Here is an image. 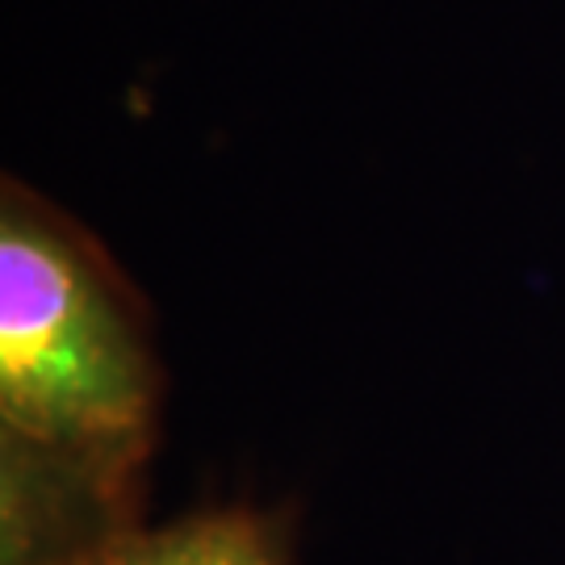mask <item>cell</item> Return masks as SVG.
I'll return each mask as SVG.
<instances>
[{"instance_id": "cell-2", "label": "cell", "mask_w": 565, "mask_h": 565, "mask_svg": "<svg viewBox=\"0 0 565 565\" xmlns=\"http://www.w3.org/2000/svg\"><path fill=\"white\" fill-rule=\"evenodd\" d=\"M88 565H285L281 536L252 511H202L142 524Z\"/></svg>"}, {"instance_id": "cell-1", "label": "cell", "mask_w": 565, "mask_h": 565, "mask_svg": "<svg viewBox=\"0 0 565 565\" xmlns=\"http://www.w3.org/2000/svg\"><path fill=\"white\" fill-rule=\"evenodd\" d=\"M160 364L97 243L30 189L0 205V445L147 473Z\"/></svg>"}]
</instances>
